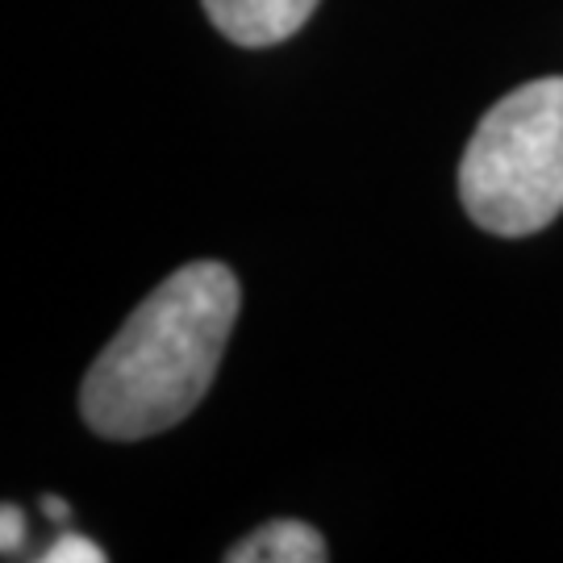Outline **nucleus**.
<instances>
[{"label": "nucleus", "instance_id": "6", "mask_svg": "<svg viewBox=\"0 0 563 563\" xmlns=\"http://www.w3.org/2000/svg\"><path fill=\"white\" fill-rule=\"evenodd\" d=\"M0 526H4V534H0V555L13 560L21 551V543H25V518H21L18 505H4V509H0Z\"/></svg>", "mask_w": 563, "mask_h": 563}, {"label": "nucleus", "instance_id": "1", "mask_svg": "<svg viewBox=\"0 0 563 563\" xmlns=\"http://www.w3.org/2000/svg\"><path fill=\"white\" fill-rule=\"evenodd\" d=\"M239 301L225 263L201 260L172 272L92 360L80 384L84 422L113 443H139L184 422L218 376Z\"/></svg>", "mask_w": 563, "mask_h": 563}, {"label": "nucleus", "instance_id": "7", "mask_svg": "<svg viewBox=\"0 0 563 563\" xmlns=\"http://www.w3.org/2000/svg\"><path fill=\"white\" fill-rule=\"evenodd\" d=\"M42 514H46L51 522H59V526H67V518H71V509H67V501H63V497H51V493L42 497Z\"/></svg>", "mask_w": 563, "mask_h": 563}, {"label": "nucleus", "instance_id": "2", "mask_svg": "<svg viewBox=\"0 0 563 563\" xmlns=\"http://www.w3.org/2000/svg\"><path fill=\"white\" fill-rule=\"evenodd\" d=\"M467 218L526 239L563 213V76L530 80L493 104L460 159Z\"/></svg>", "mask_w": 563, "mask_h": 563}, {"label": "nucleus", "instance_id": "3", "mask_svg": "<svg viewBox=\"0 0 563 563\" xmlns=\"http://www.w3.org/2000/svg\"><path fill=\"white\" fill-rule=\"evenodd\" d=\"M318 0H205V18L234 46H276L301 30Z\"/></svg>", "mask_w": 563, "mask_h": 563}, {"label": "nucleus", "instance_id": "4", "mask_svg": "<svg viewBox=\"0 0 563 563\" xmlns=\"http://www.w3.org/2000/svg\"><path fill=\"white\" fill-rule=\"evenodd\" d=\"M325 555L330 551L322 534L297 518H276L225 551L230 563H322Z\"/></svg>", "mask_w": 563, "mask_h": 563}, {"label": "nucleus", "instance_id": "5", "mask_svg": "<svg viewBox=\"0 0 563 563\" xmlns=\"http://www.w3.org/2000/svg\"><path fill=\"white\" fill-rule=\"evenodd\" d=\"M42 563H104V551L84 534H59L55 543L38 555Z\"/></svg>", "mask_w": 563, "mask_h": 563}]
</instances>
